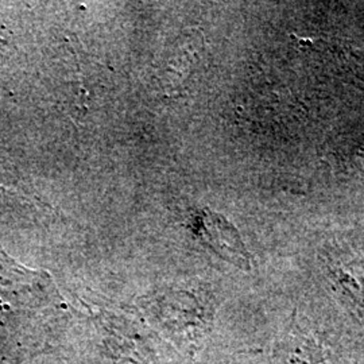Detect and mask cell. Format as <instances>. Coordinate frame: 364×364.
Masks as SVG:
<instances>
[{
  "instance_id": "7a4b0ae2",
  "label": "cell",
  "mask_w": 364,
  "mask_h": 364,
  "mask_svg": "<svg viewBox=\"0 0 364 364\" xmlns=\"http://www.w3.org/2000/svg\"><path fill=\"white\" fill-rule=\"evenodd\" d=\"M100 351L112 364H166L156 332L129 318L102 314L95 320Z\"/></svg>"
},
{
  "instance_id": "6da1fadb",
  "label": "cell",
  "mask_w": 364,
  "mask_h": 364,
  "mask_svg": "<svg viewBox=\"0 0 364 364\" xmlns=\"http://www.w3.org/2000/svg\"><path fill=\"white\" fill-rule=\"evenodd\" d=\"M144 312L156 335L186 355H195L201 348L213 323L210 301L188 291H171L149 299Z\"/></svg>"
},
{
  "instance_id": "277c9868",
  "label": "cell",
  "mask_w": 364,
  "mask_h": 364,
  "mask_svg": "<svg viewBox=\"0 0 364 364\" xmlns=\"http://www.w3.org/2000/svg\"><path fill=\"white\" fill-rule=\"evenodd\" d=\"M324 258L326 275L335 294L364 326V255L332 247Z\"/></svg>"
},
{
  "instance_id": "5b68a950",
  "label": "cell",
  "mask_w": 364,
  "mask_h": 364,
  "mask_svg": "<svg viewBox=\"0 0 364 364\" xmlns=\"http://www.w3.org/2000/svg\"><path fill=\"white\" fill-rule=\"evenodd\" d=\"M196 234L223 259L245 272L251 270V257L240 235L220 215L201 212L196 221Z\"/></svg>"
},
{
  "instance_id": "3957f363",
  "label": "cell",
  "mask_w": 364,
  "mask_h": 364,
  "mask_svg": "<svg viewBox=\"0 0 364 364\" xmlns=\"http://www.w3.org/2000/svg\"><path fill=\"white\" fill-rule=\"evenodd\" d=\"M52 281L46 274L28 270L0 251V312L37 311L53 302Z\"/></svg>"
},
{
  "instance_id": "8992f818",
  "label": "cell",
  "mask_w": 364,
  "mask_h": 364,
  "mask_svg": "<svg viewBox=\"0 0 364 364\" xmlns=\"http://www.w3.org/2000/svg\"><path fill=\"white\" fill-rule=\"evenodd\" d=\"M277 360L278 364H324L326 353L318 338L294 323L284 338Z\"/></svg>"
}]
</instances>
